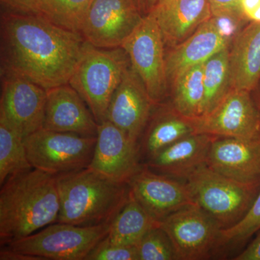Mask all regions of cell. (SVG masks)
Here are the masks:
<instances>
[{"label": "cell", "mask_w": 260, "mask_h": 260, "mask_svg": "<svg viewBox=\"0 0 260 260\" xmlns=\"http://www.w3.org/2000/svg\"><path fill=\"white\" fill-rule=\"evenodd\" d=\"M0 259L1 260H42L38 256L29 255L18 251L11 250L5 247L2 249L0 252Z\"/></svg>", "instance_id": "35"}, {"label": "cell", "mask_w": 260, "mask_h": 260, "mask_svg": "<svg viewBox=\"0 0 260 260\" xmlns=\"http://www.w3.org/2000/svg\"><path fill=\"white\" fill-rule=\"evenodd\" d=\"M148 15L155 20L164 44L174 48L213 17L210 0H160Z\"/></svg>", "instance_id": "18"}, {"label": "cell", "mask_w": 260, "mask_h": 260, "mask_svg": "<svg viewBox=\"0 0 260 260\" xmlns=\"http://www.w3.org/2000/svg\"><path fill=\"white\" fill-rule=\"evenodd\" d=\"M204 63L181 73L172 83L173 109L179 115L192 119L201 114L204 99Z\"/></svg>", "instance_id": "24"}, {"label": "cell", "mask_w": 260, "mask_h": 260, "mask_svg": "<svg viewBox=\"0 0 260 260\" xmlns=\"http://www.w3.org/2000/svg\"><path fill=\"white\" fill-rule=\"evenodd\" d=\"M215 138L206 134L189 135L164 149L143 165L153 172L185 181L195 171L207 165Z\"/></svg>", "instance_id": "20"}, {"label": "cell", "mask_w": 260, "mask_h": 260, "mask_svg": "<svg viewBox=\"0 0 260 260\" xmlns=\"http://www.w3.org/2000/svg\"><path fill=\"white\" fill-rule=\"evenodd\" d=\"M229 61L232 88L252 92L260 80V23L246 24L236 34Z\"/></svg>", "instance_id": "21"}, {"label": "cell", "mask_w": 260, "mask_h": 260, "mask_svg": "<svg viewBox=\"0 0 260 260\" xmlns=\"http://www.w3.org/2000/svg\"><path fill=\"white\" fill-rule=\"evenodd\" d=\"M32 169L24 138L0 115V185L10 177Z\"/></svg>", "instance_id": "25"}, {"label": "cell", "mask_w": 260, "mask_h": 260, "mask_svg": "<svg viewBox=\"0 0 260 260\" xmlns=\"http://www.w3.org/2000/svg\"><path fill=\"white\" fill-rule=\"evenodd\" d=\"M259 231L260 190L244 218L233 226L222 229L218 246L242 244Z\"/></svg>", "instance_id": "29"}, {"label": "cell", "mask_w": 260, "mask_h": 260, "mask_svg": "<svg viewBox=\"0 0 260 260\" xmlns=\"http://www.w3.org/2000/svg\"><path fill=\"white\" fill-rule=\"evenodd\" d=\"M128 184L135 199L158 221L196 205L185 181L153 172L144 165Z\"/></svg>", "instance_id": "15"}, {"label": "cell", "mask_w": 260, "mask_h": 260, "mask_svg": "<svg viewBox=\"0 0 260 260\" xmlns=\"http://www.w3.org/2000/svg\"><path fill=\"white\" fill-rule=\"evenodd\" d=\"M43 128L97 137L99 124L79 93L70 84H66L47 90Z\"/></svg>", "instance_id": "19"}, {"label": "cell", "mask_w": 260, "mask_h": 260, "mask_svg": "<svg viewBox=\"0 0 260 260\" xmlns=\"http://www.w3.org/2000/svg\"><path fill=\"white\" fill-rule=\"evenodd\" d=\"M207 166L234 180L260 184V139L215 137L210 145Z\"/></svg>", "instance_id": "17"}, {"label": "cell", "mask_w": 260, "mask_h": 260, "mask_svg": "<svg viewBox=\"0 0 260 260\" xmlns=\"http://www.w3.org/2000/svg\"><path fill=\"white\" fill-rule=\"evenodd\" d=\"M135 246L139 260L177 259L172 241L160 223L149 230Z\"/></svg>", "instance_id": "28"}, {"label": "cell", "mask_w": 260, "mask_h": 260, "mask_svg": "<svg viewBox=\"0 0 260 260\" xmlns=\"http://www.w3.org/2000/svg\"><path fill=\"white\" fill-rule=\"evenodd\" d=\"M234 259L260 260V231L254 240Z\"/></svg>", "instance_id": "34"}, {"label": "cell", "mask_w": 260, "mask_h": 260, "mask_svg": "<svg viewBox=\"0 0 260 260\" xmlns=\"http://www.w3.org/2000/svg\"><path fill=\"white\" fill-rule=\"evenodd\" d=\"M159 222L172 241L177 259H208L219 245L221 226L198 205L182 208Z\"/></svg>", "instance_id": "10"}, {"label": "cell", "mask_w": 260, "mask_h": 260, "mask_svg": "<svg viewBox=\"0 0 260 260\" xmlns=\"http://www.w3.org/2000/svg\"><path fill=\"white\" fill-rule=\"evenodd\" d=\"M1 74L23 77L49 90L69 84L88 42L80 32L41 15L2 11Z\"/></svg>", "instance_id": "1"}, {"label": "cell", "mask_w": 260, "mask_h": 260, "mask_svg": "<svg viewBox=\"0 0 260 260\" xmlns=\"http://www.w3.org/2000/svg\"><path fill=\"white\" fill-rule=\"evenodd\" d=\"M159 223L130 191L129 200L113 220L107 238L114 244L135 246L149 230Z\"/></svg>", "instance_id": "23"}, {"label": "cell", "mask_w": 260, "mask_h": 260, "mask_svg": "<svg viewBox=\"0 0 260 260\" xmlns=\"http://www.w3.org/2000/svg\"><path fill=\"white\" fill-rule=\"evenodd\" d=\"M47 90L19 75L1 74L0 115L25 139L42 129Z\"/></svg>", "instance_id": "13"}, {"label": "cell", "mask_w": 260, "mask_h": 260, "mask_svg": "<svg viewBox=\"0 0 260 260\" xmlns=\"http://www.w3.org/2000/svg\"><path fill=\"white\" fill-rule=\"evenodd\" d=\"M154 105L143 82L130 66L111 99L107 120L138 144Z\"/></svg>", "instance_id": "16"}, {"label": "cell", "mask_w": 260, "mask_h": 260, "mask_svg": "<svg viewBox=\"0 0 260 260\" xmlns=\"http://www.w3.org/2000/svg\"><path fill=\"white\" fill-rule=\"evenodd\" d=\"M60 211L56 223L93 226L112 223L130 196L129 184L81 169L56 176Z\"/></svg>", "instance_id": "3"}, {"label": "cell", "mask_w": 260, "mask_h": 260, "mask_svg": "<svg viewBox=\"0 0 260 260\" xmlns=\"http://www.w3.org/2000/svg\"><path fill=\"white\" fill-rule=\"evenodd\" d=\"M238 11L248 23H260V0H240Z\"/></svg>", "instance_id": "32"}, {"label": "cell", "mask_w": 260, "mask_h": 260, "mask_svg": "<svg viewBox=\"0 0 260 260\" xmlns=\"http://www.w3.org/2000/svg\"><path fill=\"white\" fill-rule=\"evenodd\" d=\"M139 146L109 120L99 124L93 158L88 167L117 182L126 183L143 167Z\"/></svg>", "instance_id": "14"}, {"label": "cell", "mask_w": 260, "mask_h": 260, "mask_svg": "<svg viewBox=\"0 0 260 260\" xmlns=\"http://www.w3.org/2000/svg\"><path fill=\"white\" fill-rule=\"evenodd\" d=\"M138 9L143 16L148 15L150 10L160 0H135Z\"/></svg>", "instance_id": "36"}, {"label": "cell", "mask_w": 260, "mask_h": 260, "mask_svg": "<svg viewBox=\"0 0 260 260\" xmlns=\"http://www.w3.org/2000/svg\"><path fill=\"white\" fill-rule=\"evenodd\" d=\"M130 66L122 47L102 49L88 43L69 84L83 99L98 124L107 120L111 99Z\"/></svg>", "instance_id": "4"}, {"label": "cell", "mask_w": 260, "mask_h": 260, "mask_svg": "<svg viewBox=\"0 0 260 260\" xmlns=\"http://www.w3.org/2000/svg\"><path fill=\"white\" fill-rule=\"evenodd\" d=\"M245 25L234 19L213 16L184 42L172 48L166 56L169 85L186 70L203 64L229 47L236 34Z\"/></svg>", "instance_id": "11"}, {"label": "cell", "mask_w": 260, "mask_h": 260, "mask_svg": "<svg viewBox=\"0 0 260 260\" xmlns=\"http://www.w3.org/2000/svg\"><path fill=\"white\" fill-rule=\"evenodd\" d=\"M252 93V96L254 98V102H255L256 106H257L258 109L260 111V80L258 85H256L254 90L251 92Z\"/></svg>", "instance_id": "37"}, {"label": "cell", "mask_w": 260, "mask_h": 260, "mask_svg": "<svg viewBox=\"0 0 260 260\" xmlns=\"http://www.w3.org/2000/svg\"><path fill=\"white\" fill-rule=\"evenodd\" d=\"M85 260H139L136 246L121 245L107 237L90 251Z\"/></svg>", "instance_id": "30"}, {"label": "cell", "mask_w": 260, "mask_h": 260, "mask_svg": "<svg viewBox=\"0 0 260 260\" xmlns=\"http://www.w3.org/2000/svg\"><path fill=\"white\" fill-rule=\"evenodd\" d=\"M185 181L195 204L215 219L222 229L244 218L260 190V184L234 180L207 165L193 172Z\"/></svg>", "instance_id": "5"}, {"label": "cell", "mask_w": 260, "mask_h": 260, "mask_svg": "<svg viewBox=\"0 0 260 260\" xmlns=\"http://www.w3.org/2000/svg\"><path fill=\"white\" fill-rule=\"evenodd\" d=\"M191 120L195 134L260 139V111L246 90L232 88L210 112Z\"/></svg>", "instance_id": "9"}, {"label": "cell", "mask_w": 260, "mask_h": 260, "mask_svg": "<svg viewBox=\"0 0 260 260\" xmlns=\"http://www.w3.org/2000/svg\"><path fill=\"white\" fill-rule=\"evenodd\" d=\"M59 211L56 176L32 168L10 177L0 191L1 245L56 223Z\"/></svg>", "instance_id": "2"}, {"label": "cell", "mask_w": 260, "mask_h": 260, "mask_svg": "<svg viewBox=\"0 0 260 260\" xmlns=\"http://www.w3.org/2000/svg\"><path fill=\"white\" fill-rule=\"evenodd\" d=\"M143 18L135 0H93L80 34L93 47H121Z\"/></svg>", "instance_id": "12"}, {"label": "cell", "mask_w": 260, "mask_h": 260, "mask_svg": "<svg viewBox=\"0 0 260 260\" xmlns=\"http://www.w3.org/2000/svg\"><path fill=\"white\" fill-rule=\"evenodd\" d=\"M111 225L112 223L93 226L51 224L10 243L6 248L42 260H85L90 251L107 237Z\"/></svg>", "instance_id": "6"}, {"label": "cell", "mask_w": 260, "mask_h": 260, "mask_svg": "<svg viewBox=\"0 0 260 260\" xmlns=\"http://www.w3.org/2000/svg\"><path fill=\"white\" fill-rule=\"evenodd\" d=\"M4 11L36 14V0H0Z\"/></svg>", "instance_id": "33"}, {"label": "cell", "mask_w": 260, "mask_h": 260, "mask_svg": "<svg viewBox=\"0 0 260 260\" xmlns=\"http://www.w3.org/2000/svg\"><path fill=\"white\" fill-rule=\"evenodd\" d=\"M240 0H210L213 16L225 17L234 19L244 24H248L238 11Z\"/></svg>", "instance_id": "31"}, {"label": "cell", "mask_w": 260, "mask_h": 260, "mask_svg": "<svg viewBox=\"0 0 260 260\" xmlns=\"http://www.w3.org/2000/svg\"><path fill=\"white\" fill-rule=\"evenodd\" d=\"M34 169L54 176L86 169L93 158L96 137L42 128L24 139Z\"/></svg>", "instance_id": "7"}, {"label": "cell", "mask_w": 260, "mask_h": 260, "mask_svg": "<svg viewBox=\"0 0 260 260\" xmlns=\"http://www.w3.org/2000/svg\"><path fill=\"white\" fill-rule=\"evenodd\" d=\"M93 0H36V14L59 26L80 32Z\"/></svg>", "instance_id": "27"}, {"label": "cell", "mask_w": 260, "mask_h": 260, "mask_svg": "<svg viewBox=\"0 0 260 260\" xmlns=\"http://www.w3.org/2000/svg\"><path fill=\"white\" fill-rule=\"evenodd\" d=\"M132 68L139 76L154 104L161 102L167 93L168 79L165 47L161 32L150 15L122 44Z\"/></svg>", "instance_id": "8"}, {"label": "cell", "mask_w": 260, "mask_h": 260, "mask_svg": "<svg viewBox=\"0 0 260 260\" xmlns=\"http://www.w3.org/2000/svg\"><path fill=\"white\" fill-rule=\"evenodd\" d=\"M229 47L219 51L204 63V99L200 116L210 112L232 89Z\"/></svg>", "instance_id": "26"}, {"label": "cell", "mask_w": 260, "mask_h": 260, "mask_svg": "<svg viewBox=\"0 0 260 260\" xmlns=\"http://www.w3.org/2000/svg\"><path fill=\"white\" fill-rule=\"evenodd\" d=\"M140 137V157L145 162L169 145L189 135L195 134L191 119L179 115L174 109L154 116Z\"/></svg>", "instance_id": "22"}]
</instances>
